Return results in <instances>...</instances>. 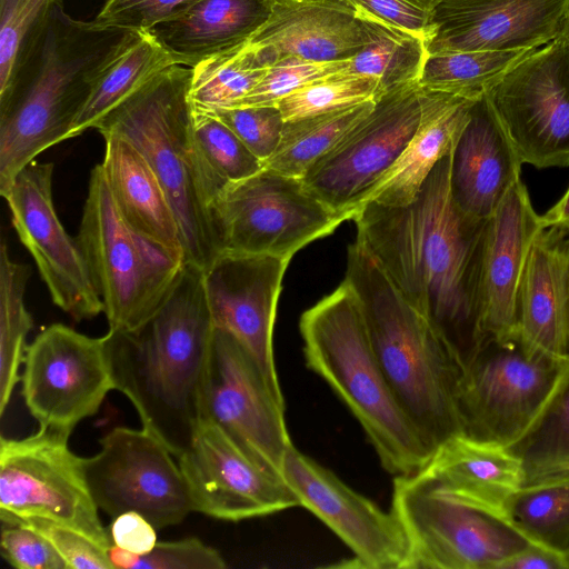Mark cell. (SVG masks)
<instances>
[{"label": "cell", "mask_w": 569, "mask_h": 569, "mask_svg": "<svg viewBox=\"0 0 569 569\" xmlns=\"http://www.w3.org/2000/svg\"><path fill=\"white\" fill-rule=\"evenodd\" d=\"M451 151L411 203L369 202L352 220L356 241L428 318L463 368L483 340L480 270L487 220L466 214L455 203Z\"/></svg>", "instance_id": "cell-1"}, {"label": "cell", "mask_w": 569, "mask_h": 569, "mask_svg": "<svg viewBox=\"0 0 569 569\" xmlns=\"http://www.w3.org/2000/svg\"><path fill=\"white\" fill-rule=\"evenodd\" d=\"M144 33L74 19L52 0L0 88V194L39 153L67 140L101 77Z\"/></svg>", "instance_id": "cell-2"}, {"label": "cell", "mask_w": 569, "mask_h": 569, "mask_svg": "<svg viewBox=\"0 0 569 569\" xmlns=\"http://www.w3.org/2000/svg\"><path fill=\"white\" fill-rule=\"evenodd\" d=\"M213 335L203 271L189 263L146 325L132 332L108 331L116 390L174 457L202 418Z\"/></svg>", "instance_id": "cell-3"}, {"label": "cell", "mask_w": 569, "mask_h": 569, "mask_svg": "<svg viewBox=\"0 0 569 569\" xmlns=\"http://www.w3.org/2000/svg\"><path fill=\"white\" fill-rule=\"evenodd\" d=\"M345 279L360 300L372 349L396 398L435 451L462 433L457 402L461 363L357 241L348 248Z\"/></svg>", "instance_id": "cell-4"}, {"label": "cell", "mask_w": 569, "mask_h": 569, "mask_svg": "<svg viewBox=\"0 0 569 569\" xmlns=\"http://www.w3.org/2000/svg\"><path fill=\"white\" fill-rule=\"evenodd\" d=\"M306 366L361 425L382 468L420 471L433 453L396 398L372 349L360 300L345 279L300 317Z\"/></svg>", "instance_id": "cell-5"}, {"label": "cell", "mask_w": 569, "mask_h": 569, "mask_svg": "<svg viewBox=\"0 0 569 569\" xmlns=\"http://www.w3.org/2000/svg\"><path fill=\"white\" fill-rule=\"evenodd\" d=\"M192 68L162 70L94 127L130 141L156 172L179 226L184 261L204 271L221 253L193 139Z\"/></svg>", "instance_id": "cell-6"}, {"label": "cell", "mask_w": 569, "mask_h": 569, "mask_svg": "<svg viewBox=\"0 0 569 569\" xmlns=\"http://www.w3.org/2000/svg\"><path fill=\"white\" fill-rule=\"evenodd\" d=\"M79 246L103 302L109 330L132 332L168 298L186 261L149 241L121 216L100 164L90 174Z\"/></svg>", "instance_id": "cell-7"}, {"label": "cell", "mask_w": 569, "mask_h": 569, "mask_svg": "<svg viewBox=\"0 0 569 569\" xmlns=\"http://www.w3.org/2000/svg\"><path fill=\"white\" fill-rule=\"evenodd\" d=\"M569 375L519 333L485 338L462 368L457 402L462 433L512 448L537 425Z\"/></svg>", "instance_id": "cell-8"}, {"label": "cell", "mask_w": 569, "mask_h": 569, "mask_svg": "<svg viewBox=\"0 0 569 569\" xmlns=\"http://www.w3.org/2000/svg\"><path fill=\"white\" fill-rule=\"evenodd\" d=\"M68 435L39 427L23 438H0V520L42 518L70 527L104 549L112 546L91 495L84 458Z\"/></svg>", "instance_id": "cell-9"}, {"label": "cell", "mask_w": 569, "mask_h": 569, "mask_svg": "<svg viewBox=\"0 0 569 569\" xmlns=\"http://www.w3.org/2000/svg\"><path fill=\"white\" fill-rule=\"evenodd\" d=\"M390 510L408 540L403 569H497L531 543L502 519L436 492L417 473L395 477Z\"/></svg>", "instance_id": "cell-10"}, {"label": "cell", "mask_w": 569, "mask_h": 569, "mask_svg": "<svg viewBox=\"0 0 569 569\" xmlns=\"http://www.w3.org/2000/svg\"><path fill=\"white\" fill-rule=\"evenodd\" d=\"M211 214L221 252L290 260L346 221L312 194L301 178L267 168L226 186L213 199Z\"/></svg>", "instance_id": "cell-11"}, {"label": "cell", "mask_w": 569, "mask_h": 569, "mask_svg": "<svg viewBox=\"0 0 569 569\" xmlns=\"http://www.w3.org/2000/svg\"><path fill=\"white\" fill-rule=\"evenodd\" d=\"M482 99L522 164L569 166V49L561 37L523 58Z\"/></svg>", "instance_id": "cell-12"}, {"label": "cell", "mask_w": 569, "mask_h": 569, "mask_svg": "<svg viewBox=\"0 0 569 569\" xmlns=\"http://www.w3.org/2000/svg\"><path fill=\"white\" fill-rule=\"evenodd\" d=\"M421 118L418 82L381 94L371 112L301 178L346 221L352 220L415 134Z\"/></svg>", "instance_id": "cell-13"}, {"label": "cell", "mask_w": 569, "mask_h": 569, "mask_svg": "<svg viewBox=\"0 0 569 569\" xmlns=\"http://www.w3.org/2000/svg\"><path fill=\"white\" fill-rule=\"evenodd\" d=\"M20 380L39 427L70 436L116 389L108 333L89 337L61 323L44 328L27 347Z\"/></svg>", "instance_id": "cell-14"}, {"label": "cell", "mask_w": 569, "mask_h": 569, "mask_svg": "<svg viewBox=\"0 0 569 569\" xmlns=\"http://www.w3.org/2000/svg\"><path fill=\"white\" fill-rule=\"evenodd\" d=\"M99 443L84 468L100 510L111 518L136 511L156 529L179 525L193 512L179 463L150 431L114 427Z\"/></svg>", "instance_id": "cell-15"}, {"label": "cell", "mask_w": 569, "mask_h": 569, "mask_svg": "<svg viewBox=\"0 0 569 569\" xmlns=\"http://www.w3.org/2000/svg\"><path fill=\"white\" fill-rule=\"evenodd\" d=\"M284 409V399L272 391L253 357L229 332L214 328L202 418L257 463L282 476L284 456L293 445Z\"/></svg>", "instance_id": "cell-16"}, {"label": "cell", "mask_w": 569, "mask_h": 569, "mask_svg": "<svg viewBox=\"0 0 569 569\" xmlns=\"http://www.w3.org/2000/svg\"><path fill=\"white\" fill-rule=\"evenodd\" d=\"M52 177L53 163L34 160L1 196L53 303L76 321L91 319L103 312V302L78 240L68 234L57 216Z\"/></svg>", "instance_id": "cell-17"}, {"label": "cell", "mask_w": 569, "mask_h": 569, "mask_svg": "<svg viewBox=\"0 0 569 569\" xmlns=\"http://www.w3.org/2000/svg\"><path fill=\"white\" fill-rule=\"evenodd\" d=\"M177 459L196 512L241 521L300 507L281 475L257 463L207 418Z\"/></svg>", "instance_id": "cell-18"}, {"label": "cell", "mask_w": 569, "mask_h": 569, "mask_svg": "<svg viewBox=\"0 0 569 569\" xmlns=\"http://www.w3.org/2000/svg\"><path fill=\"white\" fill-rule=\"evenodd\" d=\"M282 477L300 507L329 527L353 552L361 568H405L408 540L391 510H382L293 445L284 456Z\"/></svg>", "instance_id": "cell-19"}, {"label": "cell", "mask_w": 569, "mask_h": 569, "mask_svg": "<svg viewBox=\"0 0 569 569\" xmlns=\"http://www.w3.org/2000/svg\"><path fill=\"white\" fill-rule=\"evenodd\" d=\"M289 262L272 254L222 251L203 271L214 328L229 332L242 345L280 398L273 329Z\"/></svg>", "instance_id": "cell-20"}, {"label": "cell", "mask_w": 569, "mask_h": 569, "mask_svg": "<svg viewBox=\"0 0 569 569\" xmlns=\"http://www.w3.org/2000/svg\"><path fill=\"white\" fill-rule=\"evenodd\" d=\"M569 0H437L428 54L538 48L559 38Z\"/></svg>", "instance_id": "cell-21"}, {"label": "cell", "mask_w": 569, "mask_h": 569, "mask_svg": "<svg viewBox=\"0 0 569 569\" xmlns=\"http://www.w3.org/2000/svg\"><path fill=\"white\" fill-rule=\"evenodd\" d=\"M542 228L519 179L486 223L480 270L483 339H505L518 332L521 277L532 241Z\"/></svg>", "instance_id": "cell-22"}, {"label": "cell", "mask_w": 569, "mask_h": 569, "mask_svg": "<svg viewBox=\"0 0 569 569\" xmlns=\"http://www.w3.org/2000/svg\"><path fill=\"white\" fill-rule=\"evenodd\" d=\"M417 475L436 492L511 526L509 506L526 482L523 461L510 448L465 433L438 446Z\"/></svg>", "instance_id": "cell-23"}, {"label": "cell", "mask_w": 569, "mask_h": 569, "mask_svg": "<svg viewBox=\"0 0 569 569\" xmlns=\"http://www.w3.org/2000/svg\"><path fill=\"white\" fill-rule=\"evenodd\" d=\"M518 333L531 349L569 360V231L542 228L530 247L519 289Z\"/></svg>", "instance_id": "cell-24"}, {"label": "cell", "mask_w": 569, "mask_h": 569, "mask_svg": "<svg viewBox=\"0 0 569 569\" xmlns=\"http://www.w3.org/2000/svg\"><path fill=\"white\" fill-rule=\"evenodd\" d=\"M522 162L483 99L471 108L450 163V191L466 214L488 220L519 180Z\"/></svg>", "instance_id": "cell-25"}, {"label": "cell", "mask_w": 569, "mask_h": 569, "mask_svg": "<svg viewBox=\"0 0 569 569\" xmlns=\"http://www.w3.org/2000/svg\"><path fill=\"white\" fill-rule=\"evenodd\" d=\"M249 41L279 56L333 62L353 58L368 36L356 10L343 0H273L269 19Z\"/></svg>", "instance_id": "cell-26"}, {"label": "cell", "mask_w": 569, "mask_h": 569, "mask_svg": "<svg viewBox=\"0 0 569 569\" xmlns=\"http://www.w3.org/2000/svg\"><path fill=\"white\" fill-rule=\"evenodd\" d=\"M420 123L367 199L387 207L411 203L435 166L452 149L475 100L419 87ZM365 204V206H366Z\"/></svg>", "instance_id": "cell-27"}, {"label": "cell", "mask_w": 569, "mask_h": 569, "mask_svg": "<svg viewBox=\"0 0 569 569\" xmlns=\"http://www.w3.org/2000/svg\"><path fill=\"white\" fill-rule=\"evenodd\" d=\"M101 136L104 154L100 166L123 219L149 241L184 258L173 210L148 160L123 137Z\"/></svg>", "instance_id": "cell-28"}, {"label": "cell", "mask_w": 569, "mask_h": 569, "mask_svg": "<svg viewBox=\"0 0 569 569\" xmlns=\"http://www.w3.org/2000/svg\"><path fill=\"white\" fill-rule=\"evenodd\" d=\"M273 0H200L182 16L147 31L176 64L194 68L238 47L267 22Z\"/></svg>", "instance_id": "cell-29"}, {"label": "cell", "mask_w": 569, "mask_h": 569, "mask_svg": "<svg viewBox=\"0 0 569 569\" xmlns=\"http://www.w3.org/2000/svg\"><path fill=\"white\" fill-rule=\"evenodd\" d=\"M279 57L270 47L247 41L202 61L192 68V106L232 107L262 80Z\"/></svg>", "instance_id": "cell-30"}, {"label": "cell", "mask_w": 569, "mask_h": 569, "mask_svg": "<svg viewBox=\"0 0 569 569\" xmlns=\"http://www.w3.org/2000/svg\"><path fill=\"white\" fill-rule=\"evenodd\" d=\"M375 103L376 101H368L347 109L284 121L278 147L263 162V167L302 178L371 112Z\"/></svg>", "instance_id": "cell-31"}, {"label": "cell", "mask_w": 569, "mask_h": 569, "mask_svg": "<svg viewBox=\"0 0 569 569\" xmlns=\"http://www.w3.org/2000/svg\"><path fill=\"white\" fill-rule=\"evenodd\" d=\"M176 64L147 32L101 77L73 121L67 139L82 134L168 67Z\"/></svg>", "instance_id": "cell-32"}, {"label": "cell", "mask_w": 569, "mask_h": 569, "mask_svg": "<svg viewBox=\"0 0 569 569\" xmlns=\"http://www.w3.org/2000/svg\"><path fill=\"white\" fill-rule=\"evenodd\" d=\"M357 14L366 27L368 41L349 60L343 73L377 79L381 94L418 82L428 57L423 40L371 16Z\"/></svg>", "instance_id": "cell-33"}, {"label": "cell", "mask_w": 569, "mask_h": 569, "mask_svg": "<svg viewBox=\"0 0 569 569\" xmlns=\"http://www.w3.org/2000/svg\"><path fill=\"white\" fill-rule=\"evenodd\" d=\"M538 48L431 53L425 61L418 86L478 101Z\"/></svg>", "instance_id": "cell-34"}, {"label": "cell", "mask_w": 569, "mask_h": 569, "mask_svg": "<svg viewBox=\"0 0 569 569\" xmlns=\"http://www.w3.org/2000/svg\"><path fill=\"white\" fill-rule=\"evenodd\" d=\"M30 267L13 261L4 239L0 243V415L3 416L23 365L27 336L33 320L24 303Z\"/></svg>", "instance_id": "cell-35"}, {"label": "cell", "mask_w": 569, "mask_h": 569, "mask_svg": "<svg viewBox=\"0 0 569 569\" xmlns=\"http://www.w3.org/2000/svg\"><path fill=\"white\" fill-rule=\"evenodd\" d=\"M192 108L193 139L212 203L226 186L247 179L264 167L228 126L209 112Z\"/></svg>", "instance_id": "cell-36"}, {"label": "cell", "mask_w": 569, "mask_h": 569, "mask_svg": "<svg viewBox=\"0 0 569 569\" xmlns=\"http://www.w3.org/2000/svg\"><path fill=\"white\" fill-rule=\"evenodd\" d=\"M509 518L529 542L567 555L569 483L523 487L510 502Z\"/></svg>", "instance_id": "cell-37"}, {"label": "cell", "mask_w": 569, "mask_h": 569, "mask_svg": "<svg viewBox=\"0 0 569 569\" xmlns=\"http://www.w3.org/2000/svg\"><path fill=\"white\" fill-rule=\"evenodd\" d=\"M380 96L377 79L339 72L301 87L277 107L283 120L291 121L376 101Z\"/></svg>", "instance_id": "cell-38"}, {"label": "cell", "mask_w": 569, "mask_h": 569, "mask_svg": "<svg viewBox=\"0 0 569 569\" xmlns=\"http://www.w3.org/2000/svg\"><path fill=\"white\" fill-rule=\"evenodd\" d=\"M510 449L523 461L526 476L569 460V375L537 425Z\"/></svg>", "instance_id": "cell-39"}, {"label": "cell", "mask_w": 569, "mask_h": 569, "mask_svg": "<svg viewBox=\"0 0 569 569\" xmlns=\"http://www.w3.org/2000/svg\"><path fill=\"white\" fill-rule=\"evenodd\" d=\"M108 557L114 568L126 569H224L227 562L213 547L197 537L157 542L147 555L138 556L112 545Z\"/></svg>", "instance_id": "cell-40"}, {"label": "cell", "mask_w": 569, "mask_h": 569, "mask_svg": "<svg viewBox=\"0 0 569 569\" xmlns=\"http://www.w3.org/2000/svg\"><path fill=\"white\" fill-rule=\"evenodd\" d=\"M348 62H318L291 54L280 56L262 80L232 107L277 106L281 99L306 84L345 72Z\"/></svg>", "instance_id": "cell-41"}, {"label": "cell", "mask_w": 569, "mask_h": 569, "mask_svg": "<svg viewBox=\"0 0 569 569\" xmlns=\"http://www.w3.org/2000/svg\"><path fill=\"white\" fill-rule=\"evenodd\" d=\"M201 110L209 112L228 126L262 162L276 151L284 124L283 117L277 106Z\"/></svg>", "instance_id": "cell-42"}, {"label": "cell", "mask_w": 569, "mask_h": 569, "mask_svg": "<svg viewBox=\"0 0 569 569\" xmlns=\"http://www.w3.org/2000/svg\"><path fill=\"white\" fill-rule=\"evenodd\" d=\"M200 0H106L94 22L147 32L186 13Z\"/></svg>", "instance_id": "cell-43"}, {"label": "cell", "mask_w": 569, "mask_h": 569, "mask_svg": "<svg viewBox=\"0 0 569 569\" xmlns=\"http://www.w3.org/2000/svg\"><path fill=\"white\" fill-rule=\"evenodd\" d=\"M51 2L9 0L0 4V88L7 84L22 43Z\"/></svg>", "instance_id": "cell-44"}, {"label": "cell", "mask_w": 569, "mask_h": 569, "mask_svg": "<svg viewBox=\"0 0 569 569\" xmlns=\"http://www.w3.org/2000/svg\"><path fill=\"white\" fill-rule=\"evenodd\" d=\"M7 525V523H6ZM48 539L67 565V569H113L108 550L81 532L42 518L19 520Z\"/></svg>", "instance_id": "cell-45"}, {"label": "cell", "mask_w": 569, "mask_h": 569, "mask_svg": "<svg viewBox=\"0 0 569 569\" xmlns=\"http://www.w3.org/2000/svg\"><path fill=\"white\" fill-rule=\"evenodd\" d=\"M0 549L4 560L17 569H67L48 539L22 525L2 523Z\"/></svg>", "instance_id": "cell-46"}, {"label": "cell", "mask_w": 569, "mask_h": 569, "mask_svg": "<svg viewBox=\"0 0 569 569\" xmlns=\"http://www.w3.org/2000/svg\"><path fill=\"white\" fill-rule=\"evenodd\" d=\"M361 12L423 40L430 38V11L407 0H343Z\"/></svg>", "instance_id": "cell-47"}, {"label": "cell", "mask_w": 569, "mask_h": 569, "mask_svg": "<svg viewBox=\"0 0 569 569\" xmlns=\"http://www.w3.org/2000/svg\"><path fill=\"white\" fill-rule=\"evenodd\" d=\"M112 519V545L138 556L149 553L157 545L156 527L142 515L127 511Z\"/></svg>", "instance_id": "cell-48"}, {"label": "cell", "mask_w": 569, "mask_h": 569, "mask_svg": "<svg viewBox=\"0 0 569 569\" xmlns=\"http://www.w3.org/2000/svg\"><path fill=\"white\" fill-rule=\"evenodd\" d=\"M497 569H569V561L561 552L529 543L501 562Z\"/></svg>", "instance_id": "cell-49"}, {"label": "cell", "mask_w": 569, "mask_h": 569, "mask_svg": "<svg viewBox=\"0 0 569 569\" xmlns=\"http://www.w3.org/2000/svg\"><path fill=\"white\" fill-rule=\"evenodd\" d=\"M563 483H569V460L528 473L523 487Z\"/></svg>", "instance_id": "cell-50"}, {"label": "cell", "mask_w": 569, "mask_h": 569, "mask_svg": "<svg viewBox=\"0 0 569 569\" xmlns=\"http://www.w3.org/2000/svg\"><path fill=\"white\" fill-rule=\"evenodd\" d=\"M540 218L543 228L557 226L569 231V186L562 197Z\"/></svg>", "instance_id": "cell-51"}, {"label": "cell", "mask_w": 569, "mask_h": 569, "mask_svg": "<svg viewBox=\"0 0 569 569\" xmlns=\"http://www.w3.org/2000/svg\"><path fill=\"white\" fill-rule=\"evenodd\" d=\"M420 8H423L426 10H431V8L433 7V4L437 2V0H407Z\"/></svg>", "instance_id": "cell-52"}, {"label": "cell", "mask_w": 569, "mask_h": 569, "mask_svg": "<svg viewBox=\"0 0 569 569\" xmlns=\"http://www.w3.org/2000/svg\"><path fill=\"white\" fill-rule=\"evenodd\" d=\"M560 37L565 40V42L569 49V18H568L566 28Z\"/></svg>", "instance_id": "cell-53"}, {"label": "cell", "mask_w": 569, "mask_h": 569, "mask_svg": "<svg viewBox=\"0 0 569 569\" xmlns=\"http://www.w3.org/2000/svg\"><path fill=\"white\" fill-rule=\"evenodd\" d=\"M8 0H0V4L7 2Z\"/></svg>", "instance_id": "cell-54"}, {"label": "cell", "mask_w": 569, "mask_h": 569, "mask_svg": "<svg viewBox=\"0 0 569 569\" xmlns=\"http://www.w3.org/2000/svg\"><path fill=\"white\" fill-rule=\"evenodd\" d=\"M566 556H567V559H568V561H569V550H568V552H567V555H566Z\"/></svg>", "instance_id": "cell-55"}]
</instances>
